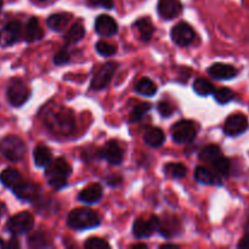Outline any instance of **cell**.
Masks as SVG:
<instances>
[{
  "instance_id": "6da1fadb",
  "label": "cell",
  "mask_w": 249,
  "mask_h": 249,
  "mask_svg": "<svg viewBox=\"0 0 249 249\" xmlns=\"http://www.w3.org/2000/svg\"><path fill=\"white\" fill-rule=\"evenodd\" d=\"M44 123L51 131L55 134H61V135L72 134L75 128L72 112L61 106L49 108L44 113Z\"/></svg>"
},
{
  "instance_id": "7a4b0ae2",
  "label": "cell",
  "mask_w": 249,
  "mask_h": 249,
  "mask_svg": "<svg viewBox=\"0 0 249 249\" xmlns=\"http://www.w3.org/2000/svg\"><path fill=\"white\" fill-rule=\"evenodd\" d=\"M199 160L202 162L206 163L207 165H209L212 170L216 173L218 175L223 177H228L230 174L231 169V163L229 160V158H226L225 156L221 152L220 147L216 145H208L201 151L199 153Z\"/></svg>"
},
{
  "instance_id": "3957f363",
  "label": "cell",
  "mask_w": 249,
  "mask_h": 249,
  "mask_svg": "<svg viewBox=\"0 0 249 249\" xmlns=\"http://www.w3.org/2000/svg\"><path fill=\"white\" fill-rule=\"evenodd\" d=\"M45 168V178L53 190H61L67 185L68 178L72 174V167L65 158H56Z\"/></svg>"
},
{
  "instance_id": "277c9868",
  "label": "cell",
  "mask_w": 249,
  "mask_h": 249,
  "mask_svg": "<svg viewBox=\"0 0 249 249\" xmlns=\"http://www.w3.org/2000/svg\"><path fill=\"white\" fill-rule=\"evenodd\" d=\"M67 224L73 230H88L100 225V216L90 208H77L68 214Z\"/></svg>"
},
{
  "instance_id": "5b68a950",
  "label": "cell",
  "mask_w": 249,
  "mask_h": 249,
  "mask_svg": "<svg viewBox=\"0 0 249 249\" xmlns=\"http://www.w3.org/2000/svg\"><path fill=\"white\" fill-rule=\"evenodd\" d=\"M0 153L11 162H18L26 153V143L19 136L7 135L0 140Z\"/></svg>"
},
{
  "instance_id": "8992f818",
  "label": "cell",
  "mask_w": 249,
  "mask_h": 249,
  "mask_svg": "<svg viewBox=\"0 0 249 249\" xmlns=\"http://www.w3.org/2000/svg\"><path fill=\"white\" fill-rule=\"evenodd\" d=\"M7 100L14 107H19L26 104L27 100L31 96V89L28 85L19 78H14L10 80L9 87L6 90Z\"/></svg>"
},
{
  "instance_id": "52a82bcc",
  "label": "cell",
  "mask_w": 249,
  "mask_h": 249,
  "mask_svg": "<svg viewBox=\"0 0 249 249\" xmlns=\"http://www.w3.org/2000/svg\"><path fill=\"white\" fill-rule=\"evenodd\" d=\"M34 228V218L29 212H21L7 220L6 229L12 235H26Z\"/></svg>"
},
{
  "instance_id": "ba28073f",
  "label": "cell",
  "mask_w": 249,
  "mask_h": 249,
  "mask_svg": "<svg viewBox=\"0 0 249 249\" xmlns=\"http://www.w3.org/2000/svg\"><path fill=\"white\" fill-rule=\"evenodd\" d=\"M196 135V124L189 119H182V121L177 122L172 128V138L177 143L192 142Z\"/></svg>"
},
{
  "instance_id": "9c48e42d",
  "label": "cell",
  "mask_w": 249,
  "mask_h": 249,
  "mask_svg": "<svg viewBox=\"0 0 249 249\" xmlns=\"http://www.w3.org/2000/svg\"><path fill=\"white\" fill-rule=\"evenodd\" d=\"M173 41L179 46H187L196 39V32L186 22H180L170 32Z\"/></svg>"
},
{
  "instance_id": "30bf717a",
  "label": "cell",
  "mask_w": 249,
  "mask_h": 249,
  "mask_svg": "<svg viewBox=\"0 0 249 249\" xmlns=\"http://www.w3.org/2000/svg\"><path fill=\"white\" fill-rule=\"evenodd\" d=\"M249 128L248 118L242 113H235L228 117L224 124V133L228 136H238Z\"/></svg>"
},
{
  "instance_id": "8fae6325",
  "label": "cell",
  "mask_w": 249,
  "mask_h": 249,
  "mask_svg": "<svg viewBox=\"0 0 249 249\" xmlns=\"http://www.w3.org/2000/svg\"><path fill=\"white\" fill-rule=\"evenodd\" d=\"M22 36V24L19 21H11L0 29V46L7 48L19 40Z\"/></svg>"
},
{
  "instance_id": "7c38bea8",
  "label": "cell",
  "mask_w": 249,
  "mask_h": 249,
  "mask_svg": "<svg viewBox=\"0 0 249 249\" xmlns=\"http://www.w3.org/2000/svg\"><path fill=\"white\" fill-rule=\"evenodd\" d=\"M160 220L156 215L151 216L148 220H143V219L140 218L134 223L133 233L138 238L150 237V236H152L153 233L160 230Z\"/></svg>"
},
{
  "instance_id": "4fadbf2b",
  "label": "cell",
  "mask_w": 249,
  "mask_h": 249,
  "mask_svg": "<svg viewBox=\"0 0 249 249\" xmlns=\"http://www.w3.org/2000/svg\"><path fill=\"white\" fill-rule=\"evenodd\" d=\"M117 70V63L107 62L102 65L91 79V89L101 90L108 85Z\"/></svg>"
},
{
  "instance_id": "5bb4252c",
  "label": "cell",
  "mask_w": 249,
  "mask_h": 249,
  "mask_svg": "<svg viewBox=\"0 0 249 249\" xmlns=\"http://www.w3.org/2000/svg\"><path fill=\"white\" fill-rule=\"evenodd\" d=\"M15 196L23 202L38 201L40 197V187L33 182L22 181L12 189Z\"/></svg>"
},
{
  "instance_id": "9a60e30c",
  "label": "cell",
  "mask_w": 249,
  "mask_h": 249,
  "mask_svg": "<svg viewBox=\"0 0 249 249\" xmlns=\"http://www.w3.org/2000/svg\"><path fill=\"white\" fill-rule=\"evenodd\" d=\"M95 31L99 36L111 38L118 33V23L109 15H100L95 21Z\"/></svg>"
},
{
  "instance_id": "2e32d148",
  "label": "cell",
  "mask_w": 249,
  "mask_h": 249,
  "mask_svg": "<svg viewBox=\"0 0 249 249\" xmlns=\"http://www.w3.org/2000/svg\"><path fill=\"white\" fill-rule=\"evenodd\" d=\"M99 155L111 165L121 164L123 160V150L117 141L109 140L105 143L104 147L99 151Z\"/></svg>"
},
{
  "instance_id": "e0dca14e",
  "label": "cell",
  "mask_w": 249,
  "mask_h": 249,
  "mask_svg": "<svg viewBox=\"0 0 249 249\" xmlns=\"http://www.w3.org/2000/svg\"><path fill=\"white\" fill-rule=\"evenodd\" d=\"M182 4L180 0H160L157 5V11L160 16L164 19H173L180 15Z\"/></svg>"
},
{
  "instance_id": "ac0fdd59",
  "label": "cell",
  "mask_w": 249,
  "mask_h": 249,
  "mask_svg": "<svg viewBox=\"0 0 249 249\" xmlns=\"http://www.w3.org/2000/svg\"><path fill=\"white\" fill-rule=\"evenodd\" d=\"M237 70L228 63L216 62L208 68V74L216 80H230L237 75Z\"/></svg>"
},
{
  "instance_id": "d6986e66",
  "label": "cell",
  "mask_w": 249,
  "mask_h": 249,
  "mask_svg": "<svg viewBox=\"0 0 249 249\" xmlns=\"http://www.w3.org/2000/svg\"><path fill=\"white\" fill-rule=\"evenodd\" d=\"M195 179L197 182L203 185H221V177L216 174L211 168L201 165L195 170Z\"/></svg>"
},
{
  "instance_id": "ffe728a7",
  "label": "cell",
  "mask_w": 249,
  "mask_h": 249,
  "mask_svg": "<svg viewBox=\"0 0 249 249\" xmlns=\"http://www.w3.org/2000/svg\"><path fill=\"white\" fill-rule=\"evenodd\" d=\"M102 195H104V191H102L101 185L91 184L79 192L78 199L85 204H94L102 198Z\"/></svg>"
},
{
  "instance_id": "44dd1931",
  "label": "cell",
  "mask_w": 249,
  "mask_h": 249,
  "mask_svg": "<svg viewBox=\"0 0 249 249\" xmlns=\"http://www.w3.org/2000/svg\"><path fill=\"white\" fill-rule=\"evenodd\" d=\"M143 141L151 147H160L164 143L165 135L164 131L157 126H148L143 131Z\"/></svg>"
},
{
  "instance_id": "7402d4cb",
  "label": "cell",
  "mask_w": 249,
  "mask_h": 249,
  "mask_svg": "<svg viewBox=\"0 0 249 249\" xmlns=\"http://www.w3.org/2000/svg\"><path fill=\"white\" fill-rule=\"evenodd\" d=\"M44 36V31L41 28L40 23H39L38 18L36 17H31L28 19L24 28V40L28 43H33V41L39 40Z\"/></svg>"
},
{
  "instance_id": "603a6c76",
  "label": "cell",
  "mask_w": 249,
  "mask_h": 249,
  "mask_svg": "<svg viewBox=\"0 0 249 249\" xmlns=\"http://www.w3.org/2000/svg\"><path fill=\"white\" fill-rule=\"evenodd\" d=\"M72 19V15L66 14V12H58V14H53L46 19V23L50 29L55 32H61L66 28L70 21Z\"/></svg>"
},
{
  "instance_id": "cb8c5ba5",
  "label": "cell",
  "mask_w": 249,
  "mask_h": 249,
  "mask_svg": "<svg viewBox=\"0 0 249 249\" xmlns=\"http://www.w3.org/2000/svg\"><path fill=\"white\" fill-rule=\"evenodd\" d=\"M0 181L5 187H9L12 190L19 182L23 181V177L18 170L14 169V168H7V169L2 170L1 174H0Z\"/></svg>"
},
{
  "instance_id": "d4e9b609",
  "label": "cell",
  "mask_w": 249,
  "mask_h": 249,
  "mask_svg": "<svg viewBox=\"0 0 249 249\" xmlns=\"http://www.w3.org/2000/svg\"><path fill=\"white\" fill-rule=\"evenodd\" d=\"M33 158L36 167L45 168L53 160V153H51V150L48 146L39 145L34 148Z\"/></svg>"
},
{
  "instance_id": "484cf974",
  "label": "cell",
  "mask_w": 249,
  "mask_h": 249,
  "mask_svg": "<svg viewBox=\"0 0 249 249\" xmlns=\"http://www.w3.org/2000/svg\"><path fill=\"white\" fill-rule=\"evenodd\" d=\"M134 27L136 28V31L140 34L141 40L143 41H150L151 38L153 36V32H155V28H153L152 22L150 21V18H139L138 21L134 23Z\"/></svg>"
},
{
  "instance_id": "4316f807",
  "label": "cell",
  "mask_w": 249,
  "mask_h": 249,
  "mask_svg": "<svg viewBox=\"0 0 249 249\" xmlns=\"http://www.w3.org/2000/svg\"><path fill=\"white\" fill-rule=\"evenodd\" d=\"M135 91L143 96H153L157 92V85L150 78H141L135 85Z\"/></svg>"
},
{
  "instance_id": "83f0119b",
  "label": "cell",
  "mask_w": 249,
  "mask_h": 249,
  "mask_svg": "<svg viewBox=\"0 0 249 249\" xmlns=\"http://www.w3.org/2000/svg\"><path fill=\"white\" fill-rule=\"evenodd\" d=\"M164 173L172 179H182L186 177L187 168L182 163H167L164 165Z\"/></svg>"
},
{
  "instance_id": "f1b7e54d",
  "label": "cell",
  "mask_w": 249,
  "mask_h": 249,
  "mask_svg": "<svg viewBox=\"0 0 249 249\" xmlns=\"http://www.w3.org/2000/svg\"><path fill=\"white\" fill-rule=\"evenodd\" d=\"M85 36V29L84 27L80 23H74L73 26H71V28L68 29V32L65 36V40L68 45L71 44H77L78 41L82 40Z\"/></svg>"
},
{
  "instance_id": "f546056e",
  "label": "cell",
  "mask_w": 249,
  "mask_h": 249,
  "mask_svg": "<svg viewBox=\"0 0 249 249\" xmlns=\"http://www.w3.org/2000/svg\"><path fill=\"white\" fill-rule=\"evenodd\" d=\"M194 90L196 94L201 95V96H208V95L213 94L215 88L209 80L204 79V78H197L194 82Z\"/></svg>"
},
{
  "instance_id": "4dcf8cb0",
  "label": "cell",
  "mask_w": 249,
  "mask_h": 249,
  "mask_svg": "<svg viewBox=\"0 0 249 249\" xmlns=\"http://www.w3.org/2000/svg\"><path fill=\"white\" fill-rule=\"evenodd\" d=\"M212 95H214L215 101L220 105H226L235 99V92L229 88H219L214 90Z\"/></svg>"
},
{
  "instance_id": "1f68e13d",
  "label": "cell",
  "mask_w": 249,
  "mask_h": 249,
  "mask_svg": "<svg viewBox=\"0 0 249 249\" xmlns=\"http://www.w3.org/2000/svg\"><path fill=\"white\" fill-rule=\"evenodd\" d=\"M151 109V105L148 102H142V104H139L138 106L134 107L133 111L129 114V122L130 123H138L141 119L143 118L146 113Z\"/></svg>"
},
{
  "instance_id": "d6a6232c",
  "label": "cell",
  "mask_w": 249,
  "mask_h": 249,
  "mask_svg": "<svg viewBox=\"0 0 249 249\" xmlns=\"http://www.w3.org/2000/svg\"><path fill=\"white\" fill-rule=\"evenodd\" d=\"M96 51L101 56H112L117 53V46L114 44L100 40L96 43Z\"/></svg>"
},
{
  "instance_id": "836d02e7",
  "label": "cell",
  "mask_w": 249,
  "mask_h": 249,
  "mask_svg": "<svg viewBox=\"0 0 249 249\" xmlns=\"http://www.w3.org/2000/svg\"><path fill=\"white\" fill-rule=\"evenodd\" d=\"M84 247L88 249H105V248L108 249L111 246H109V243L107 242L106 240H104V238L90 237L89 240L85 242Z\"/></svg>"
},
{
  "instance_id": "e575fe53",
  "label": "cell",
  "mask_w": 249,
  "mask_h": 249,
  "mask_svg": "<svg viewBox=\"0 0 249 249\" xmlns=\"http://www.w3.org/2000/svg\"><path fill=\"white\" fill-rule=\"evenodd\" d=\"M29 246H31V247H34V248L45 247V246H48V240H46V236L41 232L36 233V235L32 236L31 240H29Z\"/></svg>"
},
{
  "instance_id": "d590c367",
  "label": "cell",
  "mask_w": 249,
  "mask_h": 249,
  "mask_svg": "<svg viewBox=\"0 0 249 249\" xmlns=\"http://www.w3.org/2000/svg\"><path fill=\"white\" fill-rule=\"evenodd\" d=\"M70 60H71V55L66 49H62V50L57 51V53H55V56H53V62H55V65L57 66L66 65Z\"/></svg>"
},
{
  "instance_id": "8d00e7d4",
  "label": "cell",
  "mask_w": 249,
  "mask_h": 249,
  "mask_svg": "<svg viewBox=\"0 0 249 249\" xmlns=\"http://www.w3.org/2000/svg\"><path fill=\"white\" fill-rule=\"evenodd\" d=\"M158 112L160 113V116L164 117V118H168L173 114V111H174V107L169 104L168 101H160L158 102Z\"/></svg>"
},
{
  "instance_id": "74e56055",
  "label": "cell",
  "mask_w": 249,
  "mask_h": 249,
  "mask_svg": "<svg viewBox=\"0 0 249 249\" xmlns=\"http://www.w3.org/2000/svg\"><path fill=\"white\" fill-rule=\"evenodd\" d=\"M89 5L92 7H105V9H113L114 4L112 0H89Z\"/></svg>"
},
{
  "instance_id": "f35d334b",
  "label": "cell",
  "mask_w": 249,
  "mask_h": 249,
  "mask_svg": "<svg viewBox=\"0 0 249 249\" xmlns=\"http://www.w3.org/2000/svg\"><path fill=\"white\" fill-rule=\"evenodd\" d=\"M237 247L240 249H249V219L245 229V236H243L242 240L238 242Z\"/></svg>"
},
{
  "instance_id": "ab89813d",
  "label": "cell",
  "mask_w": 249,
  "mask_h": 249,
  "mask_svg": "<svg viewBox=\"0 0 249 249\" xmlns=\"http://www.w3.org/2000/svg\"><path fill=\"white\" fill-rule=\"evenodd\" d=\"M0 246L4 248H18L19 243H18V241L15 240V238H12V240H10L9 242H0Z\"/></svg>"
},
{
  "instance_id": "60d3db41",
  "label": "cell",
  "mask_w": 249,
  "mask_h": 249,
  "mask_svg": "<svg viewBox=\"0 0 249 249\" xmlns=\"http://www.w3.org/2000/svg\"><path fill=\"white\" fill-rule=\"evenodd\" d=\"M160 248H179V246L174 245V243H167V245H162Z\"/></svg>"
},
{
  "instance_id": "b9f144b4",
  "label": "cell",
  "mask_w": 249,
  "mask_h": 249,
  "mask_svg": "<svg viewBox=\"0 0 249 249\" xmlns=\"http://www.w3.org/2000/svg\"><path fill=\"white\" fill-rule=\"evenodd\" d=\"M131 248H142V249H146L147 248V245H145V243H138V245H134L131 246Z\"/></svg>"
},
{
  "instance_id": "7bdbcfd3",
  "label": "cell",
  "mask_w": 249,
  "mask_h": 249,
  "mask_svg": "<svg viewBox=\"0 0 249 249\" xmlns=\"http://www.w3.org/2000/svg\"><path fill=\"white\" fill-rule=\"evenodd\" d=\"M1 7H2V0H0V11H1Z\"/></svg>"
},
{
  "instance_id": "ee69618b",
  "label": "cell",
  "mask_w": 249,
  "mask_h": 249,
  "mask_svg": "<svg viewBox=\"0 0 249 249\" xmlns=\"http://www.w3.org/2000/svg\"><path fill=\"white\" fill-rule=\"evenodd\" d=\"M38 1H48V0H38Z\"/></svg>"
}]
</instances>
